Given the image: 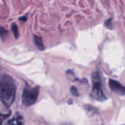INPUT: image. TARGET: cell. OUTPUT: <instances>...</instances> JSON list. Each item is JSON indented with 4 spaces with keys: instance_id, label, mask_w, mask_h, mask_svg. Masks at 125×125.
Segmentation results:
<instances>
[{
    "instance_id": "cell-3",
    "label": "cell",
    "mask_w": 125,
    "mask_h": 125,
    "mask_svg": "<svg viewBox=\"0 0 125 125\" xmlns=\"http://www.w3.org/2000/svg\"><path fill=\"white\" fill-rule=\"evenodd\" d=\"M40 92V89L38 86L31 87L29 86H26L23 90L22 94V103L26 106H30L35 103L37 100Z\"/></svg>"
},
{
    "instance_id": "cell-9",
    "label": "cell",
    "mask_w": 125,
    "mask_h": 125,
    "mask_svg": "<svg viewBox=\"0 0 125 125\" xmlns=\"http://www.w3.org/2000/svg\"><path fill=\"white\" fill-rule=\"evenodd\" d=\"M112 21V20L111 19H108V21H106L105 22V26H108V27H110V25H111V22Z\"/></svg>"
},
{
    "instance_id": "cell-6",
    "label": "cell",
    "mask_w": 125,
    "mask_h": 125,
    "mask_svg": "<svg viewBox=\"0 0 125 125\" xmlns=\"http://www.w3.org/2000/svg\"><path fill=\"white\" fill-rule=\"evenodd\" d=\"M11 29L12 31V34L15 37V38H18V35H19V32H18V29L17 27V26L15 24H12L11 26Z\"/></svg>"
},
{
    "instance_id": "cell-2",
    "label": "cell",
    "mask_w": 125,
    "mask_h": 125,
    "mask_svg": "<svg viewBox=\"0 0 125 125\" xmlns=\"http://www.w3.org/2000/svg\"><path fill=\"white\" fill-rule=\"evenodd\" d=\"M92 89L91 92V96L93 99L98 101H104L106 97L104 94L102 89L101 78L99 73H94L92 75Z\"/></svg>"
},
{
    "instance_id": "cell-4",
    "label": "cell",
    "mask_w": 125,
    "mask_h": 125,
    "mask_svg": "<svg viewBox=\"0 0 125 125\" xmlns=\"http://www.w3.org/2000/svg\"><path fill=\"white\" fill-rule=\"evenodd\" d=\"M109 86L110 89L115 93L120 94V95H125V86H122L119 82L110 79L109 80Z\"/></svg>"
},
{
    "instance_id": "cell-1",
    "label": "cell",
    "mask_w": 125,
    "mask_h": 125,
    "mask_svg": "<svg viewBox=\"0 0 125 125\" xmlns=\"http://www.w3.org/2000/svg\"><path fill=\"white\" fill-rule=\"evenodd\" d=\"M16 86L13 78L9 75H2L0 81V98L3 105L10 107L15 100Z\"/></svg>"
},
{
    "instance_id": "cell-7",
    "label": "cell",
    "mask_w": 125,
    "mask_h": 125,
    "mask_svg": "<svg viewBox=\"0 0 125 125\" xmlns=\"http://www.w3.org/2000/svg\"><path fill=\"white\" fill-rule=\"evenodd\" d=\"M71 92H72V94H73V95H75V96H78V90H77V89H76L75 87H74V86L71 87Z\"/></svg>"
},
{
    "instance_id": "cell-8",
    "label": "cell",
    "mask_w": 125,
    "mask_h": 125,
    "mask_svg": "<svg viewBox=\"0 0 125 125\" xmlns=\"http://www.w3.org/2000/svg\"><path fill=\"white\" fill-rule=\"evenodd\" d=\"M7 31L4 30V29L3 27H1V38H3V37L4 36V34H7Z\"/></svg>"
},
{
    "instance_id": "cell-5",
    "label": "cell",
    "mask_w": 125,
    "mask_h": 125,
    "mask_svg": "<svg viewBox=\"0 0 125 125\" xmlns=\"http://www.w3.org/2000/svg\"><path fill=\"white\" fill-rule=\"evenodd\" d=\"M34 42L35 45L40 50H43L44 49V45H43L42 38L40 37H38V36L34 35Z\"/></svg>"
}]
</instances>
